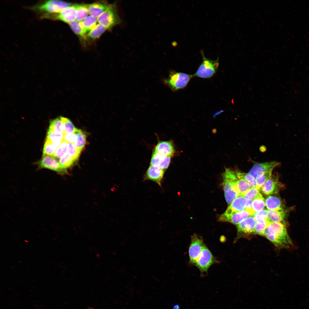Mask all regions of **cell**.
I'll return each instance as SVG.
<instances>
[{"instance_id": "cell-22", "label": "cell", "mask_w": 309, "mask_h": 309, "mask_svg": "<svg viewBox=\"0 0 309 309\" xmlns=\"http://www.w3.org/2000/svg\"><path fill=\"white\" fill-rule=\"evenodd\" d=\"M70 26L73 32L78 36L86 39L87 31L84 28L82 21L76 20L69 23Z\"/></svg>"}, {"instance_id": "cell-32", "label": "cell", "mask_w": 309, "mask_h": 309, "mask_svg": "<svg viewBox=\"0 0 309 309\" xmlns=\"http://www.w3.org/2000/svg\"><path fill=\"white\" fill-rule=\"evenodd\" d=\"M251 187L247 182L242 179L238 178L236 183V188L239 195L245 193Z\"/></svg>"}, {"instance_id": "cell-14", "label": "cell", "mask_w": 309, "mask_h": 309, "mask_svg": "<svg viewBox=\"0 0 309 309\" xmlns=\"http://www.w3.org/2000/svg\"><path fill=\"white\" fill-rule=\"evenodd\" d=\"M165 171L159 166L150 165L144 175L143 181L150 180L161 187V183Z\"/></svg>"}, {"instance_id": "cell-45", "label": "cell", "mask_w": 309, "mask_h": 309, "mask_svg": "<svg viewBox=\"0 0 309 309\" xmlns=\"http://www.w3.org/2000/svg\"><path fill=\"white\" fill-rule=\"evenodd\" d=\"M88 309H94L93 308H92V307H89L88 308Z\"/></svg>"}, {"instance_id": "cell-6", "label": "cell", "mask_w": 309, "mask_h": 309, "mask_svg": "<svg viewBox=\"0 0 309 309\" xmlns=\"http://www.w3.org/2000/svg\"><path fill=\"white\" fill-rule=\"evenodd\" d=\"M76 17V5H71L60 12L49 14H43L41 19H46L53 20H60L70 23L75 20Z\"/></svg>"}, {"instance_id": "cell-19", "label": "cell", "mask_w": 309, "mask_h": 309, "mask_svg": "<svg viewBox=\"0 0 309 309\" xmlns=\"http://www.w3.org/2000/svg\"><path fill=\"white\" fill-rule=\"evenodd\" d=\"M247 200L242 195H239L230 204L227 210L233 212H239L245 209Z\"/></svg>"}, {"instance_id": "cell-40", "label": "cell", "mask_w": 309, "mask_h": 309, "mask_svg": "<svg viewBox=\"0 0 309 309\" xmlns=\"http://www.w3.org/2000/svg\"><path fill=\"white\" fill-rule=\"evenodd\" d=\"M269 223L268 222L264 223H256L254 229V234L264 236V231Z\"/></svg>"}, {"instance_id": "cell-9", "label": "cell", "mask_w": 309, "mask_h": 309, "mask_svg": "<svg viewBox=\"0 0 309 309\" xmlns=\"http://www.w3.org/2000/svg\"><path fill=\"white\" fill-rule=\"evenodd\" d=\"M205 244L202 239L194 234L191 238L189 249L190 263L195 264L203 249Z\"/></svg>"}, {"instance_id": "cell-18", "label": "cell", "mask_w": 309, "mask_h": 309, "mask_svg": "<svg viewBox=\"0 0 309 309\" xmlns=\"http://www.w3.org/2000/svg\"><path fill=\"white\" fill-rule=\"evenodd\" d=\"M154 150L164 155L171 157L174 155L175 152L173 145L170 141L159 142Z\"/></svg>"}, {"instance_id": "cell-4", "label": "cell", "mask_w": 309, "mask_h": 309, "mask_svg": "<svg viewBox=\"0 0 309 309\" xmlns=\"http://www.w3.org/2000/svg\"><path fill=\"white\" fill-rule=\"evenodd\" d=\"M203 60L196 72L193 75L196 77L204 79H209L213 76L216 72L219 65V58L211 60L205 56L203 51H201Z\"/></svg>"}, {"instance_id": "cell-35", "label": "cell", "mask_w": 309, "mask_h": 309, "mask_svg": "<svg viewBox=\"0 0 309 309\" xmlns=\"http://www.w3.org/2000/svg\"><path fill=\"white\" fill-rule=\"evenodd\" d=\"M256 223H264L267 222L268 213L267 210L263 209L255 212L253 215Z\"/></svg>"}, {"instance_id": "cell-41", "label": "cell", "mask_w": 309, "mask_h": 309, "mask_svg": "<svg viewBox=\"0 0 309 309\" xmlns=\"http://www.w3.org/2000/svg\"><path fill=\"white\" fill-rule=\"evenodd\" d=\"M77 138L76 134L75 133L65 134H64L63 140L68 143L74 144Z\"/></svg>"}, {"instance_id": "cell-24", "label": "cell", "mask_w": 309, "mask_h": 309, "mask_svg": "<svg viewBox=\"0 0 309 309\" xmlns=\"http://www.w3.org/2000/svg\"><path fill=\"white\" fill-rule=\"evenodd\" d=\"M265 206V199L260 192L252 200L253 209L255 213L263 209Z\"/></svg>"}, {"instance_id": "cell-1", "label": "cell", "mask_w": 309, "mask_h": 309, "mask_svg": "<svg viewBox=\"0 0 309 309\" xmlns=\"http://www.w3.org/2000/svg\"><path fill=\"white\" fill-rule=\"evenodd\" d=\"M193 77V75L171 71L169 77L163 82L172 91L175 92L185 88Z\"/></svg>"}, {"instance_id": "cell-8", "label": "cell", "mask_w": 309, "mask_h": 309, "mask_svg": "<svg viewBox=\"0 0 309 309\" xmlns=\"http://www.w3.org/2000/svg\"><path fill=\"white\" fill-rule=\"evenodd\" d=\"M256 223L253 216H251L237 225V232L235 241L254 234Z\"/></svg>"}, {"instance_id": "cell-3", "label": "cell", "mask_w": 309, "mask_h": 309, "mask_svg": "<svg viewBox=\"0 0 309 309\" xmlns=\"http://www.w3.org/2000/svg\"><path fill=\"white\" fill-rule=\"evenodd\" d=\"M97 20L99 24L109 30L121 23L116 3L109 4L106 9L97 18Z\"/></svg>"}, {"instance_id": "cell-33", "label": "cell", "mask_w": 309, "mask_h": 309, "mask_svg": "<svg viewBox=\"0 0 309 309\" xmlns=\"http://www.w3.org/2000/svg\"><path fill=\"white\" fill-rule=\"evenodd\" d=\"M272 171L266 172L258 175L255 178L256 187L259 189L264 185L272 175Z\"/></svg>"}, {"instance_id": "cell-29", "label": "cell", "mask_w": 309, "mask_h": 309, "mask_svg": "<svg viewBox=\"0 0 309 309\" xmlns=\"http://www.w3.org/2000/svg\"><path fill=\"white\" fill-rule=\"evenodd\" d=\"M64 134L48 131L46 138L49 139L58 147L63 140Z\"/></svg>"}, {"instance_id": "cell-16", "label": "cell", "mask_w": 309, "mask_h": 309, "mask_svg": "<svg viewBox=\"0 0 309 309\" xmlns=\"http://www.w3.org/2000/svg\"><path fill=\"white\" fill-rule=\"evenodd\" d=\"M223 178L222 185L225 200L228 204H230L239 195L231 181L225 178Z\"/></svg>"}, {"instance_id": "cell-44", "label": "cell", "mask_w": 309, "mask_h": 309, "mask_svg": "<svg viewBox=\"0 0 309 309\" xmlns=\"http://www.w3.org/2000/svg\"><path fill=\"white\" fill-rule=\"evenodd\" d=\"M173 309H180V306L179 304H176L174 306Z\"/></svg>"}, {"instance_id": "cell-10", "label": "cell", "mask_w": 309, "mask_h": 309, "mask_svg": "<svg viewBox=\"0 0 309 309\" xmlns=\"http://www.w3.org/2000/svg\"><path fill=\"white\" fill-rule=\"evenodd\" d=\"M284 187V185L279 181L278 175L274 174L266 182L260 190L262 193L268 195L278 194Z\"/></svg>"}, {"instance_id": "cell-36", "label": "cell", "mask_w": 309, "mask_h": 309, "mask_svg": "<svg viewBox=\"0 0 309 309\" xmlns=\"http://www.w3.org/2000/svg\"><path fill=\"white\" fill-rule=\"evenodd\" d=\"M64 125V134L74 133L76 128L74 126L71 120L67 118L62 116Z\"/></svg>"}, {"instance_id": "cell-13", "label": "cell", "mask_w": 309, "mask_h": 309, "mask_svg": "<svg viewBox=\"0 0 309 309\" xmlns=\"http://www.w3.org/2000/svg\"><path fill=\"white\" fill-rule=\"evenodd\" d=\"M291 207L278 210L267 209L268 213L267 221L269 223L272 222L282 223L286 226L288 225L287 218L292 210Z\"/></svg>"}, {"instance_id": "cell-37", "label": "cell", "mask_w": 309, "mask_h": 309, "mask_svg": "<svg viewBox=\"0 0 309 309\" xmlns=\"http://www.w3.org/2000/svg\"><path fill=\"white\" fill-rule=\"evenodd\" d=\"M165 155L153 150L150 161V165L159 166Z\"/></svg>"}, {"instance_id": "cell-15", "label": "cell", "mask_w": 309, "mask_h": 309, "mask_svg": "<svg viewBox=\"0 0 309 309\" xmlns=\"http://www.w3.org/2000/svg\"><path fill=\"white\" fill-rule=\"evenodd\" d=\"M280 163L276 161H271L263 163L255 162L249 173L255 179L257 176L266 172L272 171L273 169L279 165Z\"/></svg>"}, {"instance_id": "cell-30", "label": "cell", "mask_w": 309, "mask_h": 309, "mask_svg": "<svg viewBox=\"0 0 309 309\" xmlns=\"http://www.w3.org/2000/svg\"><path fill=\"white\" fill-rule=\"evenodd\" d=\"M97 18L91 15L88 16L82 21L85 29L88 31L94 28L97 24Z\"/></svg>"}, {"instance_id": "cell-42", "label": "cell", "mask_w": 309, "mask_h": 309, "mask_svg": "<svg viewBox=\"0 0 309 309\" xmlns=\"http://www.w3.org/2000/svg\"><path fill=\"white\" fill-rule=\"evenodd\" d=\"M171 158V156H165L159 167L165 171L169 165Z\"/></svg>"}, {"instance_id": "cell-34", "label": "cell", "mask_w": 309, "mask_h": 309, "mask_svg": "<svg viewBox=\"0 0 309 309\" xmlns=\"http://www.w3.org/2000/svg\"><path fill=\"white\" fill-rule=\"evenodd\" d=\"M68 143L63 140L57 148L54 156L58 159H60L67 152Z\"/></svg>"}, {"instance_id": "cell-43", "label": "cell", "mask_w": 309, "mask_h": 309, "mask_svg": "<svg viewBox=\"0 0 309 309\" xmlns=\"http://www.w3.org/2000/svg\"><path fill=\"white\" fill-rule=\"evenodd\" d=\"M252 200H247L245 208V209L249 212L251 216H253L255 213L252 208Z\"/></svg>"}, {"instance_id": "cell-2", "label": "cell", "mask_w": 309, "mask_h": 309, "mask_svg": "<svg viewBox=\"0 0 309 309\" xmlns=\"http://www.w3.org/2000/svg\"><path fill=\"white\" fill-rule=\"evenodd\" d=\"M71 5V3L59 0H49L30 7L31 10L43 14L59 12Z\"/></svg>"}, {"instance_id": "cell-11", "label": "cell", "mask_w": 309, "mask_h": 309, "mask_svg": "<svg viewBox=\"0 0 309 309\" xmlns=\"http://www.w3.org/2000/svg\"><path fill=\"white\" fill-rule=\"evenodd\" d=\"M245 209L239 212H233L226 210L218 219L219 221L228 222L237 225L244 219L251 216Z\"/></svg>"}, {"instance_id": "cell-27", "label": "cell", "mask_w": 309, "mask_h": 309, "mask_svg": "<svg viewBox=\"0 0 309 309\" xmlns=\"http://www.w3.org/2000/svg\"><path fill=\"white\" fill-rule=\"evenodd\" d=\"M237 177L247 182L251 187L256 186L255 179L249 173H245L240 171L238 170L235 171Z\"/></svg>"}, {"instance_id": "cell-5", "label": "cell", "mask_w": 309, "mask_h": 309, "mask_svg": "<svg viewBox=\"0 0 309 309\" xmlns=\"http://www.w3.org/2000/svg\"><path fill=\"white\" fill-rule=\"evenodd\" d=\"M286 226L281 223L272 222L268 223L265 230L274 235L289 248L293 245L288 233Z\"/></svg>"}, {"instance_id": "cell-21", "label": "cell", "mask_w": 309, "mask_h": 309, "mask_svg": "<svg viewBox=\"0 0 309 309\" xmlns=\"http://www.w3.org/2000/svg\"><path fill=\"white\" fill-rule=\"evenodd\" d=\"M64 124L62 116L57 118L50 121L48 131L64 134Z\"/></svg>"}, {"instance_id": "cell-17", "label": "cell", "mask_w": 309, "mask_h": 309, "mask_svg": "<svg viewBox=\"0 0 309 309\" xmlns=\"http://www.w3.org/2000/svg\"><path fill=\"white\" fill-rule=\"evenodd\" d=\"M265 203L266 208L269 210H281L286 208L278 194L267 195L265 200Z\"/></svg>"}, {"instance_id": "cell-7", "label": "cell", "mask_w": 309, "mask_h": 309, "mask_svg": "<svg viewBox=\"0 0 309 309\" xmlns=\"http://www.w3.org/2000/svg\"><path fill=\"white\" fill-rule=\"evenodd\" d=\"M218 261L205 245L204 246L202 252L195 264L201 273L207 272L208 269L213 264Z\"/></svg>"}, {"instance_id": "cell-39", "label": "cell", "mask_w": 309, "mask_h": 309, "mask_svg": "<svg viewBox=\"0 0 309 309\" xmlns=\"http://www.w3.org/2000/svg\"><path fill=\"white\" fill-rule=\"evenodd\" d=\"M82 151L74 144L68 143L67 152L76 159H78Z\"/></svg>"}, {"instance_id": "cell-12", "label": "cell", "mask_w": 309, "mask_h": 309, "mask_svg": "<svg viewBox=\"0 0 309 309\" xmlns=\"http://www.w3.org/2000/svg\"><path fill=\"white\" fill-rule=\"evenodd\" d=\"M39 165L41 168H46L55 171L61 175L67 173L66 169L60 166L58 159L54 155H45L43 156Z\"/></svg>"}, {"instance_id": "cell-38", "label": "cell", "mask_w": 309, "mask_h": 309, "mask_svg": "<svg viewBox=\"0 0 309 309\" xmlns=\"http://www.w3.org/2000/svg\"><path fill=\"white\" fill-rule=\"evenodd\" d=\"M260 189L256 186L251 187L247 191L241 195L246 199L253 200L255 197L260 193Z\"/></svg>"}, {"instance_id": "cell-31", "label": "cell", "mask_w": 309, "mask_h": 309, "mask_svg": "<svg viewBox=\"0 0 309 309\" xmlns=\"http://www.w3.org/2000/svg\"><path fill=\"white\" fill-rule=\"evenodd\" d=\"M58 148L49 139L46 138L43 150V156L45 155H54Z\"/></svg>"}, {"instance_id": "cell-26", "label": "cell", "mask_w": 309, "mask_h": 309, "mask_svg": "<svg viewBox=\"0 0 309 309\" xmlns=\"http://www.w3.org/2000/svg\"><path fill=\"white\" fill-rule=\"evenodd\" d=\"M74 133L76 134L77 138L74 144L77 148L82 150L86 143V135L83 131L77 128Z\"/></svg>"}, {"instance_id": "cell-23", "label": "cell", "mask_w": 309, "mask_h": 309, "mask_svg": "<svg viewBox=\"0 0 309 309\" xmlns=\"http://www.w3.org/2000/svg\"><path fill=\"white\" fill-rule=\"evenodd\" d=\"M76 9V20L78 21L83 20L89 14V5L75 4Z\"/></svg>"}, {"instance_id": "cell-20", "label": "cell", "mask_w": 309, "mask_h": 309, "mask_svg": "<svg viewBox=\"0 0 309 309\" xmlns=\"http://www.w3.org/2000/svg\"><path fill=\"white\" fill-rule=\"evenodd\" d=\"M109 4L105 2H98L89 5V14L95 17H98L107 8Z\"/></svg>"}, {"instance_id": "cell-28", "label": "cell", "mask_w": 309, "mask_h": 309, "mask_svg": "<svg viewBox=\"0 0 309 309\" xmlns=\"http://www.w3.org/2000/svg\"><path fill=\"white\" fill-rule=\"evenodd\" d=\"M106 29L100 24H98L93 29L89 31L87 34L88 37L92 39L99 38Z\"/></svg>"}, {"instance_id": "cell-25", "label": "cell", "mask_w": 309, "mask_h": 309, "mask_svg": "<svg viewBox=\"0 0 309 309\" xmlns=\"http://www.w3.org/2000/svg\"><path fill=\"white\" fill-rule=\"evenodd\" d=\"M77 160L67 152L59 159V162L62 168L66 169L72 166Z\"/></svg>"}]
</instances>
